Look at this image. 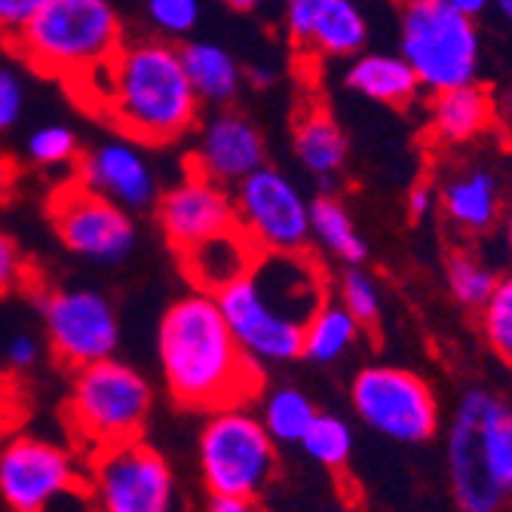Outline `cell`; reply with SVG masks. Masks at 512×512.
<instances>
[{
    "mask_svg": "<svg viewBox=\"0 0 512 512\" xmlns=\"http://www.w3.org/2000/svg\"><path fill=\"white\" fill-rule=\"evenodd\" d=\"M479 325L488 347L512 365V273L497 279L491 298L479 307Z\"/></svg>",
    "mask_w": 512,
    "mask_h": 512,
    "instance_id": "obj_30",
    "label": "cell"
},
{
    "mask_svg": "<svg viewBox=\"0 0 512 512\" xmlns=\"http://www.w3.org/2000/svg\"><path fill=\"white\" fill-rule=\"evenodd\" d=\"M344 83L362 99L387 108H408L421 96V80L402 59V53H356L344 74Z\"/></svg>",
    "mask_w": 512,
    "mask_h": 512,
    "instance_id": "obj_22",
    "label": "cell"
},
{
    "mask_svg": "<svg viewBox=\"0 0 512 512\" xmlns=\"http://www.w3.org/2000/svg\"><path fill=\"white\" fill-rule=\"evenodd\" d=\"M445 4H451L454 10H460V13H467V16H482L488 7H491V0H445Z\"/></svg>",
    "mask_w": 512,
    "mask_h": 512,
    "instance_id": "obj_40",
    "label": "cell"
},
{
    "mask_svg": "<svg viewBox=\"0 0 512 512\" xmlns=\"http://www.w3.org/2000/svg\"><path fill=\"white\" fill-rule=\"evenodd\" d=\"M448 473L454 503L467 512H494L512 500V408L500 396H460L448 427Z\"/></svg>",
    "mask_w": 512,
    "mask_h": 512,
    "instance_id": "obj_4",
    "label": "cell"
},
{
    "mask_svg": "<svg viewBox=\"0 0 512 512\" xmlns=\"http://www.w3.org/2000/svg\"><path fill=\"white\" fill-rule=\"evenodd\" d=\"M399 53L427 92L470 83L479 74L482 56L476 19L445 0H405Z\"/></svg>",
    "mask_w": 512,
    "mask_h": 512,
    "instance_id": "obj_7",
    "label": "cell"
},
{
    "mask_svg": "<svg viewBox=\"0 0 512 512\" xmlns=\"http://www.w3.org/2000/svg\"><path fill=\"white\" fill-rule=\"evenodd\" d=\"M56 237L68 252L96 264H120L135 246L132 212L80 178L62 184L50 200Z\"/></svg>",
    "mask_w": 512,
    "mask_h": 512,
    "instance_id": "obj_12",
    "label": "cell"
},
{
    "mask_svg": "<svg viewBox=\"0 0 512 512\" xmlns=\"http://www.w3.org/2000/svg\"><path fill=\"white\" fill-rule=\"evenodd\" d=\"M439 209L445 221L467 237H482L500 221V181L488 169H463L439 188Z\"/></svg>",
    "mask_w": 512,
    "mask_h": 512,
    "instance_id": "obj_21",
    "label": "cell"
},
{
    "mask_svg": "<svg viewBox=\"0 0 512 512\" xmlns=\"http://www.w3.org/2000/svg\"><path fill=\"white\" fill-rule=\"evenodd\" d=\"M188 166L234 188L249 172L264 166V138L249 117L221 108L200 126Z\"/></svg>",
    "mask_w": 512,
    "mask_h": 512,
    "instance_id": "obj_17",
    "label": "cell"
},
{
    "mask_svg": "<svg viewBox=\"0 0 512 512\" xmlns=\"http://www.w3.org/2000/svg\"><path fill=\"white\" fill-rule=\"evenodd\" d=\"M206 506L212 512H249V509H255L252 500L237 497V494H209V503Z\"/></svg>",
    "mask_w": 512,
    "mask_h": 512,
    "instance_id": "obj_39",
    "label": "cell"
},
{
    "mask_svg": "<svg viewBox=\"0 0 512 512\" xmlns=\"http://www.w3.org/2000/svg\"><path fill=\"white\" fill-rule=\"evenodd\" d=\"M46 338L53 356L74 368L114 356L120 344V322L114 304L92 289H59L40 301Z\"/></svg>",
    "mask_w": 512,
    "mask_h": 512,
    "instance_id": "obj_13",
    "label": "cell"
},
{
    "mask_svg": "<svg viewBox=\"0 0 512 512\" xmlns=\"http://www.w3.org/2000/svg\"><path fill=\"white\" fill-rule=\"evenodd\" d=\"M286 4H289V0H286Z\"/></svg>",
    "mask_w": 512,
    "mask_h": 512,
    "instance_id": "obj_46",
    "label": "cell"
},
{
    "mask_svg": "<svg viewBox=\"0 0 512 512\" xmlns=\"http://www.w3.org/2000/svg\"><path fill=\"white\" fill-rule=\"evenodd\" d=\"M37 356H40V347H37V341H34L31 335H16V338H10V344H7V362H10L13 368L25 371V368H31V365L37 362Z\"/></svg>",
    "mask_w": 512,
    "mask_h": 512,
    "instance_id": "obj_38",
    "label": "cell"
},
{
    "mask_svg": "<svg viewBox=\"0 0 512 512\" xmlns=\"http://www.w3.org/2000/svg\"><path fill=\"white\" fill-rule=\"evenodd\" d=\"M25 276H28V267H25L19 246L13 243V237H7L4 230H0V295H10L19 286H25Z\"/></svg>",
    "mask_w": 512,
    "mask_h": 512,
    "instance_id": "obj_36",
    "label": "cell"
},
{
    "mask_svg": "<svg viewBox=\"0 0 512 512\" xmlns=\"http://www.w3.org/2000/svg\"><path fill=\"white\" fill-rule=\"evenodd\" d=\"M46 0H0V43L10 46Z\"/></svg>",
    "mask_w": 512,
    "mask_h": 512,
    "instance_id": "obj_35",
    "label": "cell"
},
{
    "mask_svg": "<svg viewBox=\"0 0 512 512\" xmlns=\"http://www.w3.org/2000/svg\"><path fill=\"white\" fill-rule=\"evenodd\" d=\"M276 442L261 417L240 405L209 411L200 433V473L209 494L258 500L276 479Z\"/></svg>",
    "mask_w": 512,
    "mask_h": 512,
    "instance_id": "obj_8",
    "label": "cell"
},
{
    "mask_svg": "<svg viewBox=\"0 0 512 512\" xmlns=\"http://www.w3.org/2000/svg\"><path fill=\"white\" fill-rule=\"evenodd\" d=\"M123 43V22L111 0H46L7 46L31 71L68 86L105 65Z\"/></svg>",
    "mask_w": 512,
    "mask_h": 512,
    "instance_id": "obj_5",
    "label": "cell"
},
{
    "mask_svg": "<svg viewBox=\"0 0 512 512\" xmlns=\"http://www.w3.org/2000/svg\"><path fill=\"white\" fill-rule=\"evenodd\" d=\"M405 209H408V215H411L414 221L427 218L433 209H439V188H436L433 181H427V178H417V181L411 184V191H408Z\"/></svg>",
    "mask_w": 512,
    "mask_h": 512,
    "instance_id": "obj_37",
    "label": "cell"
},
{
    "mask_svg": "<svg viewBox=\"0 0 512 512\" xmlns=\"http://www.w3.org/2000/svg\"><path fill=\"white\" fill-rule=\"evenodd\" d=\"M218 4L227 10H237V13H249V10L261 7V0H218Z\"/></svg>",
    "mask_w": 512,
    "mask_h": 512,
    "instance_id": "obj_43",
    "label": "cell"
},
{
    "mask_svg": "<svg viewBox=\"0 0 512 512\" xmlns=\"http://www.w3.org/2000/svg\"><path fill=\"white\" fill-rule=\"evenodd\" d=\"M258 255H261V249L234 224V227L221 230V234L206 237V240L194 243L191 249L178 252V261L194 289L218 295L230 283L243 279L255 267Z\"/></svg>",
    "mask_w": 512,
    "mask_h": 512,
    "instance_id": "obj_19",
    "label": "cell"
},
{
    "mask_svg": "<svg viewBox=\"0 0 512 512\" xmlns=\"http://www.w3.org/2000/svg\"><path fill=\"white\" fill-rule=\"evenodd\" d=\"M246 80L252 83V86H270L273 83V71L270 68H261V65H252V68H246Z\"/></svg>",
    "mask_w": 512,
    "mask_h": 512,
    "instance_id": "obj_41",
    "label": "cell"
},
{
    "mask_svg": "<svg viewBox=\"0 0 512 512\" xmlns=\"http://www.w3.org/2000/svg\"><path fill=\"white\" fill-rule=\"evenodd\" d=\"M181 62L188 71V80L197 92L200 102L209 105H227L234 102L243 83V71L237 59L230 56L221 43L212 40H191L181 46Z\"/></svg>",
    "mask_w": 512,
    "mask_h": 512,
    "instance_id": "obj_24",
    "label": "cell"
},
{
    "mask_svg": "<svg viewBox=\"0 0 512 512\" xmlns=\"http://www.w3.org/2000/svg\"><path fill=\"white\" fill-rule=\"evenodd\" d=\"M154 405L151 384L114 356L74 368L68 396V427L92 454L138 439Z\"/></svg>",
    "mask_w": 512,
    "mask_h": 512,
    "instance_id": "obj_6",
    "label": "cell"
},
{
    "mask_svg": "<svg viewBox=\"0 0 512 512\" xmlns=\"http://www.w3.org/2000/svg\"><path fill=\"white\" fill-rule=\"evenodd\" d=\"M0 384H4V368H0Z\"/></svg>",
    "mask_w": 512,
    "mask_h": 512,
    "instance_id": "obj_45",
    "label": "cell"
},
{
    "mask_svg": "<svg viewBox=\"0 0 512 512\" xmlns=\"http://www.w3.org/2000/svg\"><path fill=\"white\" fill-rule=\"evenodd\" d=\"M491 7H494L506 22H512V0H491Z\"/></svg>",
    "mask_w": 512,
    "mask_h": 512,
    "instance_id": "obj_44",
    "label": "cell"
},
{
    "mask_svg": "<svg viewBox=\"0 0 512 512\" xmlns=\"http://www.w3.org/2000/svg\"><path fill=\"white\" fill-rule=\"evenodd\" d=\"M301 448L310 460H316L325 470H344L353 454V430L338 414H319L310 421Z\"/></svg>",
    "mask_w": 512,
    "mask_h": 512,
    "instance_id": "obj_29",
    "label": "cell"
},
{
    "mask_svg": "<svg viewBox=\"0 0 512 512\" xmlns=\"http://www.w3.org/2000/svg\"><path fill=\"white\" fill-rule=\"evenodd\" d=\"M230 332L261 362H292L301 356L307 319L329 301L322 264L307 252H261L255 267L215 295Z\"/></svg>",
    "mask_w": 512,
    "mask_h": 512,
    "instance_id": "obj_3",
    "label": "cell"
},
{
    "mask_svg": "<svg viewBox=\"0 0 512 512\" xmlns=\"http://www.w3.org/2000/svg\"><path fill=\"white\" fill-rule=\"evenodd\" d=\"M313 417H316V408L307 399V393H301L298 387H276L261 402L264 430L273 436V442H283V445H295V442L301 445Z\"/></svg>",
    "mask_w": 512,
    "mask_h": 512,
    "instance_id": "obj_27",
    "label": "cell"
},
{
    "mask_svg": "<svg viewBox=\"0 0 512 512\" xmlns=\"http://www.w3.org/2000/svg\"><path fill=\"white\" fill-rule=\"evenodd\" d=\"M74 491H86V479L62 445L16 436L0 448V497L10 509L43 512Z\"/></svg>",
    "mask_w": 512,
    "mask_h": 512,
    "instance_id": "obj_14",
    "label": "cell"
},
{
    "mask_svg": "<svg viewBox=\"0 0 512 512\" xmlns=\"http://www.w3.org/2000/svg\"><path fill=\"white\" fill-rule=\"evenodd\" d=\"M157 356L169 396L191 411L240 405L261 393V365L246 356L215 301L194 289L169 304L157 329Z\"/></svg>",
    "mask_w": 512,
    "mask_h": 512,
    "instance_id": "obj_2",
    "label": "cell"
},
{
    "mask_svg": "<svg viewBox=\"0 0 512 512\" xmlns=\"http://www.w3.org/2000/svg\"><path fill=\"white\" fill-rule=\"evenodd\" d=\"M286 31L295 46L322 56H356L368 40V22L353 0H289Z\"/></svg>",
    "mask_w": 512,
    "mask_h": 512,
    "instance_id": "obj_18",
    "label": "cell"
},
{
    "mask_svg": "<svg viewBox=\"0 0 512 512\" xmlns=\"http://www.w3.org/2000/svg\"><path fill=\"white\" fill-rule=\"evenodd\" d=\"M148 19L163 37H188L200 22V0H148Z\"/></svg>",
    "mask_w": 512,
    "mask_h": 512,
    "instance_id": "obj_33",
    "label": "cell"
},
{
    "mask_svg": "<svg viewBox=\"0 0 512 512\" xmlns=\"http://www.w3.org/2000/svg\"><path fill=\"white\" fill-rule=\"evenodd\" d=\"M338 301L356 316L359 325H375L381 319V286L378 279L359 264H347L341 283H338Z\"/></svg>",
    "mask_w": 512,
    "mask_h": 512,
    "instance_id": "obj_31",
    "label": "cell"
},
{
    "mask_svg": "<svg viewBox=\"0 0 512 512\" xmlns=\"http://www.w3.org/2000/svg\"><path fill=\"white\" fill-rule=\"evenodd\" d=\"M237 227L261 252H298L310 243V203L273 166H258L234 184Z\"/></svg>",
    "mask_w": 512,
    "mask_h": 512,
    "instance_id": "obj_11",
    "label": "cell"
},
{
    "mask_svg": "<svg viewBox=\"0 0 512 512\" xmlns=\"http://www.w3.org/2000/svg\"><path fill=\"white\" fill-rule=\"evenodd\" d=\"M25 111V83L19 71L0 59V132L13 129Z\"/></svg>",
    "mask_w": 512,
    "mask_h": 512,
    "instance_id": "obj_34",
    "label": "cell"
},
{
    "mask_svg": "<svg viewBox=\"0 0 512 512\" xmlns=\"http://www.w3.org/2000/svg\"><path fill=\"white\" fill-rule=\"evenodd\" d=\"M96 117L138 145H172L197 126L200 99L181 62V50L166 40L120 43V50L71 86Z\"/></svg>",
    "mask_w": 512,
    "mask_h": 512,
    "instance_id": "obj_1",
    "label": "cell"
},
{
    "mask_svg": "<svg viewBox=\"0 0 512 512\" xmlns=\"http://www.w3.org/2000/svg\"><path fill=\"white\" fill-rule=\"evenodd\" d=\"M292 142H295L298 163L322 181L335 178L347 163V138L335 123V117L319 105L301 111V117L295 120Z\"/></svg>",
    "mask_w": 512,
    "mask_h": 512,
    "instance_id": "obj_23",
    "label": "cell"
},
{
    "mask_svg": "<svg viewBox=\"0 0 512 512\" xmlns=\"http://www.w3.org/2000/svg\"><path fill=\"white\" fill-rule=\"evenodd\" d=\"M430 96L433 102L427 120H430V135L439 145H451V148L470 145L494 126L497 105L491 99V92L476 80L430 92Z\"/></svg>",
    "mask_w": 512,
    "mask_h": 512,
    "instance_id": "obj_20",
    "label": "cell"
},
{
    "mask_svg": "<svg viewBox=\"0 0 512 512\" xmlns=\"http://www.w3.org/2000/svg\"><path fill=\"white\" fill-rule=\"evenodd\" d=\"M356 316L341 301H325L304 325L301 335V356L316 365H332L350 353V347L359 341Z\"/></svg>",
    "mask_w": 512,
    "mask_h": 512,
    "instance_id": "obj_25",
    "label": "cell"
},
{
    "mask_svg": "<svg viewBox=\"0 0 512 512\" xmlns=\"http://www.w3.org/2000/svg\"><path fill=\"white\" fill-rule=\"evenodd\" d=\"M503 243H506V255H509V261H512V203H509V209L503 212Z\"/></svg>",
    "mask_w": 512,
    "mask_h": 512,
    "instance_id": "obj_42",
    "label": "cell"
},
{
    "mask_svg": "<svg viewBox=\"0 0 512 512\" xmlns=\"http://www.w3.org/2000/svg\"><path fill=\"white\" fill-rule=\"evenodd\" d=\"M157 224L166 243L175 252H184L194 243L237 224L234 191L188 166L181 181H175L169 191L157 197Z\"/></svg>",
    "mask_w": 512,
    "mask_h": 512,
    "instance_id": "obj_15",
    "label": "cell"
},
{
    "mask_svg": "<svg viewBox=\"0 0 512 512\" xmlns=\"http://www.w3.org/2000/svg\"><path fill=\"white\" fill-rule=\"evenodd\" d=\"M28 160L43 166V169H56V166H68V163H77V135L62 126V123H46V126H37L31 135H28Z\"/></svg>",
    "mask_w": 512,
    "mask_h": 512,
    "instance_id": "obj_32",
    "label": "cell"
},
{
    "mask_svg": "<svg viewBox=\"0 0 512 512\" xmlns=\"http://www.w3.org/2000/svg\"><path fill=\"white\" fill-rule=\"evenodd\" d=\"M77 178L92 191L105 194L129 212L157 203V175L151 160L132 138H108V142L86 151L77 163Z\"/></svg>",
    "mask_w": 512,
    "mask_h": 512,
    "instance_id": "obj_16",
    "label": "cell"
},
{
    "mask_svg": "<svg viewBox=\"0 0 512 512\" xmlns=\"http://www.w3.org/2000/svg\"><path fill=\"white\" fill-rule=\"evenodd\" d=\"M310 240H316L341 264H362L368 255V246L359 237L350 209L329 194L310 203Z\"/></svg>",
    "mask_w": 512,
    "mask_h": 512,
    "instance_id": "obj_26",
    "label": "cell"
},
{
    "mask_svg": "<svg viewBox=\"0 0 512 512\" xmlns=\"http://www.w3.org/2000/svg\"><path fill=\"white\" fill-rule=\"evenodd\" d=\"M350 402L359 421L393 442L417 445L436 436L439 402L430 384L408 368L368 365L353 378Z\"/></svg>",
    "mask_w": 512,
    "mask_h": 512,
    "instance_id": "obj_9",
    "label": "cell"
},
{
    "mask_svg": "<svg viewBox=\"0 0 512 512\" xmlns=\"http://www.w3.org/2000/svg\"><path fill=\"white\" fill-rule=\"evenodd\" d=\"M86 491L105 512H166L175 479L166 457L138 436L92 454Z\"/></svg>",
    "mask_w": 512,
    "mask_h": 512,
    "instance_id": "obj_10",
    "label": "cell"
},
{
    "mask_svg": "<svg viewBox=\"0 0 512 512\" xmlns=\"http://www.w3.org/2000/svg\"><path fill=\"white\" fill-rule=\"evenodd\" d=\"M445 279H448V292L454 295V301L467 310H479L494 286H497V270L488 267L479 255L467 252V249H457L448 255V264H445Z\"/></svg>",
    "mask_w": 512,
    "mask_h": 512,
    "instance_id": "obj_28",
    "label": "cell"
}]
</instances>
